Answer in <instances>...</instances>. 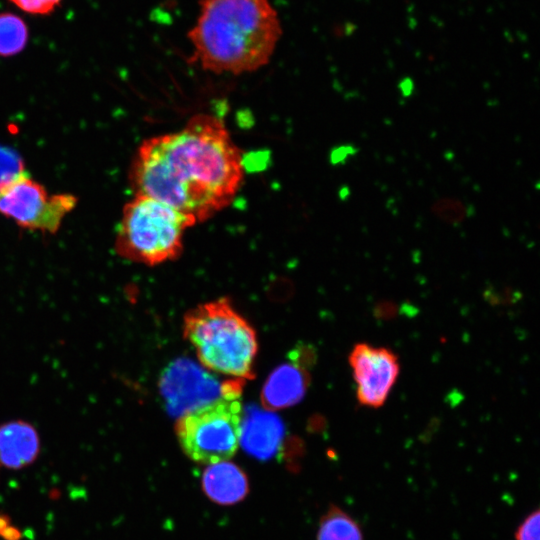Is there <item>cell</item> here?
<instances>
[{"label":"cell","mask_w":540,"mask_h":540,"mask_svg":"<svg viewBox=\"0 0 540 540\" xmlns=\"http://www.w3.org/2000/svg\"><path fill=\"white\" fill-rule=\"evenodd\" d=\"M282 436V423L274 414L251 410L242 419L240 443L257 458H270L276 452Z\"/></svg>","instance_id":"obj_11"},{"label":"cell","mask_w":540,"mask_h":540,"mask_svg":"<svg viewBox=\"0 0 540 540\" xmlns=\"http://www.w3.org/2000/svg\"><path fill=\"white\" fill-rule=\"evenodd\" d=\"M244 179V162L224 122L197 114L178 131L146 139L131 165L135 195L162 201L198 224L228 207Z\"/></svg>","instance_id":"obj_1"},{"label":"cell","mask_w":540,"mask_h":540,"mask_svg":"<svg viewBox=\"0 0 540 540\" xmlns=\"http://www.w3.org/2000/svg\"><path fill=\"white\" fill-rule=\"evenodd\" d=\"M76 203L71 194L49 195L24 170L0 183V213L22 228L55 233Z\"/></svg>","instance_id":"obj_6"},{"label":"cell","mask_w":540,"mask_h":540,"mask_svg":"<svg viewBox=\"0 0 540 540\" xmlns=\"http://www.w3.org/2000/svg\"><path fill=\"white\" fill-rule=\"evenodd\" d=\"M27 39V26L20 17L11 13L0 14V56L19 53Z\"/></svg>","instance_id":"obj_14"},{"label":"cell","mask_w":540,"mask_h":540,"mask_svg":"<svg viewBox=\"0 0 540 540\" xmlns=\"http://www.w3.org/2000/svg\"><path fill=\"white\" fill-rule=\"evenodd\" d=\"M309 375L300 362L277 367L261 391V403L267 410H278L297 404L305 395Z\"/></svg>","instance_id":"obj_9"},{"label":"cell","mask_w":540,"mask_h":540,"mask_svg":"<svg viewBox=\"0 0 540 540\" xmlns=\"http://www.w3.org/2000/svg\"><path fill=\"white\" fill-rule=\"evenodd\" d=\"M539 519L540 513L536 509L530 513L524 521L518 526L515 539L516 540H539Z\"/></svg>","instance_id":"obj_17"},{"label":"cell","mask_w":540,"mask_h":540,"mask_svg":"<svg viewBox=\"0 0 540 540\" xmlns=\"http://www.w3.org/2000/svg\"><path fill=\"white\" fill-rule=\"evenodd\" d=\"M23 171L21 160L12 151L0 148V183Z\"/></svg>","instance_id":"obj_16"},{"label":"cell","mask_w":540,"mask_h":540,"mask_svg":"<svg viewBox=\"0 0 540 540\" xmlns=\"http://www.w3.org/2000/svg\"><path fill=\"white\" fill-rule=\"evenodd\" d=\"M195 220L155 198L135 195L123 208L115 249L127 260L149 266L179 257L185 231Z\"/></svg>","instance_id":"obj_4"},{"label":"cell","mask_w":540,"mask_h":540,"mask_svg":"<svg viewBox=\"0 0 540 540\" xmlns=\"http://www.w3.org/2000/svg\"><path fill=\"white\" fill-rule=\"evenodd\" d=\"M183 331L207 369L243 381L254 377L256 334L229 300L221 298L188 311Z\"/></svg>","instance_id":"obj_3"},{"label":"cell","mask_w":540,"mask_h":540,"mask_svg":"<svg viewBox=\"0 0 540 540\" xmlns=\"http://www.w3.org/2000/svg\"><path fill=\"white\" fill-rule=\"evenodd\" d=\"M24 12L35 15H46L55 10L61 0H10Z\"/></svg>","instance_id":"obj_15"},{"label":"cell","mask_w":540,"mask_h":540,"mask_svg":"<svg viewBox=\"0 0 540 540\" xmlns=\"http://www.w3.org/2000/svg\"><path fill=\"white\" fill-rule=\"evenodd\" d=\"M317 540H363V533L354 518L333 506L321 518Z\"/></svg>","instance_id":"obj_13"},{"label":"cell","mask_w":540,"mask_h":540,"mask_svg":"<svg viewBox=\"0 0 540 540\" xmlns=\"http://www.w3.org/2000/svg\"><path fill=\"white\" fill-rule=\"evenodd\" d=\"M281 34L270 0H202L188 38L192 61L213 73L238 75L266 65Z\"/></svg>","instance_id":"obj_2"},{"label":"cell","mask_w":540,"mask_h":540,"mask_svg":"<svg viewBox=\"0 0 540 540\" xmlns=\"http://www.w3.org/2000/svg\"><path fill=\"white\" fill-rule=\"evenodd\" d=\"M202 487L208 498L221 505L238 503L249 491L243 470L228 461L209 465L203 473Z\"/></svg>","instance_id":"obj_12"},{"label":"cell","mask_w":540,"mask_h":540,"mask_svg":"<svg viewBox=\"0 0 540 540\" xmlns=\"http://www.w3.org/2000/svg\"><path fill=\"white\" fill-rule=\"evenodd\" d=\"M243 382L227 381L220 398L179 417L175 432L191 460L211 465L234 456L241 436Z\"/></svg>","instance_id":"obj_5"},{"label":"cell","mask_w":540,"mask_h":540,"mask_svg":"<svg viewBox=\"0 0 540 540\" xmlns=\"http://www.w3.org/2000/svg\"><path fill=\"white\" fill-rule=\"evenodd\" d=\"M40 449L39 436L29 423L16 420L0 425V464L19 469L32 463Z\"/></svg>","instance_id":"obj_10"},{"label":"cell","mask_w":540,"mask_h":540,"mask_svg":"<svg viewBox=\"0 0 540 540\" xmlns=\"http://www.w3.org/2000/svg\"><path fill=\"white\" fill-rule=\"evenodd\" d=\"M349 363L359 404L369 408L383 406L399 375L397 355L385 347L358 343L349 354Z\"/></svg>","instance_id":"obj_8"},{"label":"cell","mask_w":540,"mask_h":540,"mask_svg":"<svg viewBox=\"0 0 540 540\" xmlns=\"http://www.w3.org/2000/svg\"><path fill=\"white\" fill-rule=\"evenodd\" d=\"M226 385L185 358L171 363L159 382L167 410L179 417L220 398Z\"/></svg>","instance_id":"obj_7"}]
</instances>
